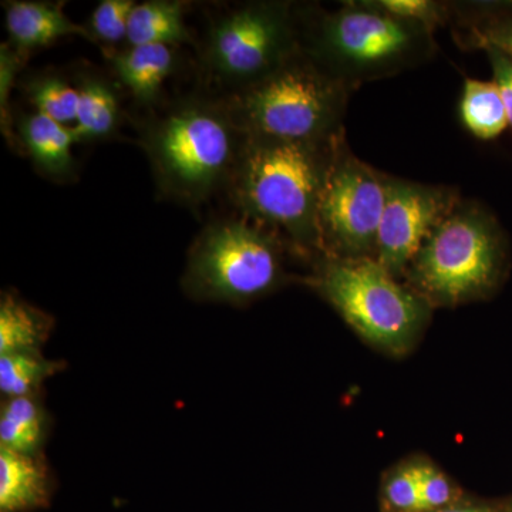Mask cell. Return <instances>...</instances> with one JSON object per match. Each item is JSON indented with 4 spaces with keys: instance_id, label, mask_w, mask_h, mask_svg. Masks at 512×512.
Returning <instances> with one entry per match:
<instances>
[{
    "instance_id": "1",
    "label": "cell",
    "mask_w": 512,
    "mask_h": 512,
    "mask_svg": "<svg viewBox=\"0 0 512 512\" xmlns=\"http://www.w3.org/2000/svg\"><path fill=\"white\" fill-rule=\"evenodd\" d=\"M343 137L320 143L245 136L227 190L252 220L320 247L318 211Z\"/></svg>"
},
{
    "instance_id": "2",
    "label": "cell",
    "mask_w": 512,
    "mask_h": 512,
    "mask_svg": "<svg viewBox=\"0 0 512 512\" xmlns=\"http://www.w3.org/2000/svg\"><path fill=\"white\" fill-rule=\"evenodd\" d=\"M349 90L302 46L264 79L220 101L244 136L320 143L342 136Z\"/></svg>"
},
{
    "instance_id": "3",
    "label": "cell",
    "mask_w": 512,
    "mask_h": 512,
    "mask_svg": "<svg viewBox=\"0 0 512 512\" xmlns=\"http://www.w3.org/2000/svg\"><path fill=\"white\" fill-rule=\"evenodd\" d=\"M244 140L220 100L194 99L154 120L143 146L160 190L200 205L228 187Z\"/></svg>"
},
{
    "instance_id": "4",
    "label": "cell",
    "mask_w": 512,
    "mask_h": 512,
    "mask_svg": "<svg viewBox=\"0 0 512 512\" xmlns=\"http://www.w3.org/2000/svg\"><path fill=\"white\" fill-rule=\"evenodd\" d=\"M431 33L426 26L396 18L373 2H353L319 16L302 46L353 87L429 60L434 53Z\"/></svg>"
},
{
    "instance_id": "5",
    "label": "cell",
    "mask_w": 512,
    "mask_h": 512,
    "mask_svg": "<svg viewBox=\"0 0 512 512\" xmlns=\"http://www.w3.org/2000/svg\"><path fill=\"white\" fill-rule=\"evenodd\" d=\"M503 265V239L493 217L458 202L407 269L414 292L430 305L457 306L493 292Z\"/></svg>"
},
{
    "instance_id": "6",
    "label": "cell",
    "mask_w": 512,
    "mask_h": 512,
    "mask_svg": "<svg viewBox=\"0 0 512 512\" xmlns=\"http://www.w3.org/2000/svg\"><path fill=\"white\" fill-rule=\"evenodd\" d=\"M318 288L360 338L392 355L409 352L429 322L430 303L373 258H330Z\"/></svg>"
},
{
    "instance_id": "7",
    "label": "cell",
    "mask_w": 512,
    "mask_h": 512,
    "mask_svg": "<svg viewBox=\"0 0 512 512\" xmlns=\"http://www.w3.org/2000/svg\"><path fill=\"white\" fill-rule=\"evenodd\" d=\"M284 279L279 242L245 221L208 225L195 241L184 282L208 301L244 303L271 292Z\"/></svg>"
},
{
    "instance_id": "8",
    "label": "cell",
    "mask_w": 512,
    "mask_h": 512,
    "mask_svg": "<svg viewBox=\"0 0 512 512\" xmlns=\"http://www.w3.org/2000/svg\"><path fill=\"white\" fill-rule=\"evenodd\" d=\"M291 3L254 2L220 16L205 39L202 63L228 93L264 79L302 49Z\"/></svg>"
},
{
    "instance_id": "9",
    "label": "cell",
    "mask_w": 512,
    "mask_h": 512,
    "mask_svg": "<svg viewBox=\"0 0 512 512\" xmlns=\"http://www.w3.org/2000/svg\"><path fill=\"white\" fill-rule=\"evenodd\" d=\"M384 205L386 175L357 160L342 141L320 197V248L332 258L375 259Z\"/></svg>"
},
{
    "instance_id": "10",
    "label": "cell",
    "mask_w": 512,
    "mask_h": 512,
    "mask_svg": "<svg viewBox=\"0 0 512 512\" xmlns=\"http://www.w3.org/2000/svg\"><path fill=\"white\" fill-rule=\"evenodd\" d=\"M458 202L448 188L386 177V205L377 237L376 261L393 276L403 274Z\"/></svg>"
},
{
    "instance_id": "11",
    "label": "cell",
    "mask_w": 512,
    "mask_h": 512,
    "mask_svg": "<svg viewBox=\"0 0 512 512\" xmlns=\"http://www.w3.org/2000/svg\"><path fill=\"white\" fill-rule=\"evenodd\" d=\"M5 5V22L9 43L23 55L67 36L93 40L87 26L74 23L63 12V3L13 0Z\"/></svg>"
},
{
    "instance_id": "12",
    "label": "cell",
    "mask_w": 512,
    "mask_h": 512,
    "mask_svg": "<svg viewBox=\"0 0 512 512\" xmlns=\"http://www.w3.org/2000/svg\"><path fill=\"white\" fill-rule=\"evenodd\" d=\"M19 136L40 174L62 183L73 178L76 170L73 146L77 138L72 127L35 111L20 120Z\"/></svg>"
},
{
    "instance_id": "13",
    "label": "cell",
    "mask_w": 512,
    "mask_h": 512,
    "mask_svg": "<svg viewBox=\"0 0 512 512\" xmlns=\"http://www.w3.org/2000/svg\"><path fill=\"white\" fill-rule=\"evenodd\" d=\"M111 64L121 84L138 103L153 104L174 73L177 57L173 46H128L111 56Z\"/></svg>"
},
{
    "instance_id": "14",
    "label": "cell",
    "mask_w": 512,
    "mask_h": 512,
    "mask_svg": "<svg viewBox=\"0 0 512 512\" xmlns=\"http://www.w3.org/2000/svg\"><path fill=\"white\" fill-rule=\"evenodd\" d=\"M49 497V474L39 458L0 447V512L36 510Z\"/></svg>"
},
{
    "instance_id": "15",
    "label": "cell",
    "mask_w": 512,
    "mask_h": 512,
    "mask_svg": "<svg viewBox=\"0 0 512 512\" xmlns=\"http://www.w3.org/2000/svg\"><path fill=\"white\" fill-rule=\"evenodd\" d=\"M127 42L128 46L173 47L191 43L190 29L185 25L184 3L173 0L137 3L128 22Z\"/></svg>"
},
{
    "instance_id": "16",
    "label": "cell",
    "mask_w": 512,
    "mask_h": 512,
    "mask_svg": "<svg viewBox=\"0 0 512 512\" xmlns=\"http://www.w3.org/2000/svg\"><path fill=\"white\" fill-rule=\"evenodd\" d=\"M77 109L74 136L77 143L101 140L114 133L120 120V103L116 89L99 76H83L77 84Z\"/></svg>"
},
{
    "instance_id": "17",
    "label": "cell",
    "mask_w": 512,
    "mask_h": 512,
    "mask_svg": "<svg viewBox=\"0 0 512 512\" xmlns=\"http://www.w3.org/2000/svg\"><path fill=\"white\" fill-rule=\"evenodd\" d=\"M52 319L16 296L6 293L0 303V356L39 352L49 336Z\"/></svg>"
},
{
    "instance_id": "18",
    "label": "cell",
    "mask_w": 512,
    "mask_h": 512,
    "mask_svg": "<svg viewBox=\"0 0 512 512\" xmlns=\"http://www.w3.org/2000/svg\"><path fill=\"white\" fill-rule=\"evenodd\" d=\"M46 434V416L32 397H12L0 414V443L15 453L36 456Z\"/></svg>"
},
{
    "instance_id": "19",
    "label": "cell",
    "mask_w": 512,
    "mask_h": 512,
    "mask_svg": "<svg viewBox=\"0 0 512 512\" xmlns=\"http://www.w3.org/2000/svg\"><path fill=\"white\" fill-rule=\"evenodd\" d=\"M460 111L464 126L481 140L500 136L510 124L504 101L494 82L467 79Z\"/></svg>"
},
{
    "instance_id": "20",
    "label": "cell",
    "mask_w": 512,
    "mask_h": 512,
    "mask_svg": "<svg viewBox=\"0 0 512 512\" xmlns=\"http://www.w3.org/2000/svg\"><path fill=\"white\" fill-rule=\"evenodd\" d=\"M26 94L37 113L73 127L79 109V90L59 74H43L26 84Z\"/></svg>"
},
{
    "instance_id": "21",
    "label": "cell",
    "mask_w": 512,
    "mask_h": 512,
    "mask_svg": "<svg viewBox=\"0 0 512 512\" xmlns=\"http://www.w3.org/2000/svg\"><path fill=\"white\" fill-rule=\"evenodd\" d=\"M39 352L10 353L0 356V390L12 397H30L47 377L62 369Z\"/></svg>"
},
{
    "instance_id": "22",
    "label": "cell",
    "mask_w": 512,
    "mask_h": 512,
    "mask_svg": "<svg viewBox=\"0 0 512 512\" xmlns=\"http://www.w3.org/2000/svg\"><path fill=\"white\" fill-rule=\"evenodd\" d=\"M137 3L134 0H103L90 16L89 32L92 39L107 45L127 40L128 22Z\"/></svg>"
},
{
    "instance_id": "23",
    "label": "cell",
    "mask_w": 512,
    "mask_h": 512,
    "mask_svg": "<svg viewBox=\"0 0 512 512\" xmlns=\"http://www.w3.org/2000/svg\"><path fill=\"white\" fill-rule=\"evenodd\" d=\"M383 504L390 512H421L416 461L404 463L387 474L383 484Z\"/></svg>"
},
{
    "instance_id": "24",
    "label": "cell",
    "mask_w": 512,
    "mask_h": 512,
    "mask_svg": "<svg viewBox=\"0 0 512 512\" xmlns=\"http://www.w3.org/2000/svg\"><path fill=\"white\" fill-rule=\"evenodd\" d=\"M421 495V512H433L460 500L450 478L429 461H416Z\"/></svg>"
},
{
    "instance_id": "25",
    "label": "cell",
    "mask_w": 512,
    "mask_h": 512,
    "mask_svg": "<svg viewBox=\"0 0 512 512\" xmlns=\"http://www.w3.org/2000/svg\"><path fill=\"white\" fill-rule=\"evenodd\" d=\"M373 3L396 18L420 23L430 30L444 19L443 6L430 0H375Z\"/></svg>"
},
{
    "instance_id": "26",
    "label": "cell",
    "mask_w": 512,
    "mask_h": 512,
    "mask_svg": "<svg viewBox=\"0 0 512 512\" xmlns=\"http://www.w3.org/2000/svg\"><path fill=\"white\" fill-rule=\"evenodd\" d=\"M26 55L20 53L10 43H3L0 52V111H2V130L6 137H12V116H10V90L15 77L25 63Z\"/></svg>"
},
{
    "instance_id": "27",
    "label": "cell",
    "mask_w": 512,
    "mask_h": 512,
    "mask_svg": "<svg viewBox=\"0 0 512 512\" xmlns=\"http://www.w3.org/2000/svg\"><path fill=\"white\" fill-rule=\"evenodd\" d=\"M473 43L481 49L503 53L512 62V18L491 20L473 29Z\"/></svg>"
},
{
    "instance_id": "28",
    "label": "cell",
    "mask_w": 512,
    "mask_h": 512,
    "mask_svg": "<svg viewBox=\"0 0 512 512\" xmlns=\"http://www.w3.org/2000/svg\"><path fill=\"white\" fill-rule=\"evenodd\" d=\"M488 57H490L491 66H493L495 86L501 94L507 109L508 123L512 127V62L503 53L497 50L487 49Z\"/></svg>"
},
{
    "instance_id": "29",
    "label": "cell",
    "mask_w": 512,
    "mask_h": 512,
    "mask_svg": "<svg viewBox=\"0 0 512 512\" xmlns=\"http://www.w3.org/2000/svg\"><path fill=\"white\" fill-rule=\"evenodd\" d=\"M433 512H494L491 508L485 505L470 503V501L458 500L456 503L447 505V507L440 508V510Z\"/></svg>"
},
{
    "instance_id": "30",
    "label": "cell",
    "mask_w": 512,
    "mask_h": 512,
    "mask_svg": "<svg viewBox=\"0 0 512 512\" xmlns=\"http://www.w3.org/2000/svg\"><path fill=\"white\" fill-rule=\"evenodd\" d=\"M508 512H512V504H511V507H510V511H508Z\"/></svg>"
}]
</instances>
